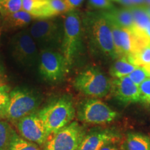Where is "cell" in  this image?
Segmentation results:
<instances>
[{
    "instance_id": "3",
    "label": "cell",
    "mask_w": 150,
    "mask_h": 150,
    "mask_svg": "<svg viewBox=\"0 0 150 150\" xmlns=\"http://www.w3.org/2000/svg\"><path fill=\"white\" fill-rule=\"evenodd\" d=\"M63 34L61 53L64 56L68 70L72 66L82 50V22L79 14L72 11L65 15L63 20Z\"/></svg>"
},
{
    "instance_id": "11",
    "label": "cell",
    "mask_w": 150,
    "mask_h": 150,
    "mask_svg": "<svg viewBox=\"0 0 150 150\" xmlns=\"http://www.w3.org/2000/svg\"><path fill=\"white\" fill-rule=\"evenodd\" d=\"M19 134L25 140L38 146L45 145L49 136L38 112L26 116L15 124Z\"/></svg>"
},
{
    "instance_id": "34",
    "label": "cell",
    "mask_w": 150,
    "mask_h": 150,
    "mask_svg": "<svg viewBox=\"0 0 150 150\" xmlns=\"http://www.w3.org/2000/svg\"><path fill=\"white\" fill-rule=\"evenodd\" d=\"M143 68L145 69V71H146V72H147L148 75H149V77H150V65H148V66L146 67H143Z\"/></svg>"
},
{
    "instance_id": "6",
    "label": "cell",
    "mask_w": 150,
    "mask_h": 150,
    "mask_svg": "<svg viewBox=\"0 0 150 150\" xmlns=\"http://www.w3.org/2000/svg\"><path fill=\"white\" fill-rule=\"evenodd\" d=\"M28 31L40 51L55 50V47L59 44L61 46L63 26L61 28L55 20L51 18L38 20L33 22Z\"/></svg>"
},
{
    "instance_id": "35",
    "label": "cell",
    "mask_w": 150,
    "mask_h": 150,
    "mask_svg": "<svg viewBox=\"0 0 150 150\" xmlns=\"http://www.w3.org/2000/svg\"><path fill=\"white\" fill-rule=\"evenodd\" d=\"M145 9H146V11H147L148 15L150 16V6H145Z\"/></svg>"
},
{
    "instance_id": "32",
    "label": "cell",
    "mask_w": 150,
    "mask_h": 150,
    "mask_svg": "<svg viewBox=\"0 0 150 150\" xmlns=\"http://www.w3.org/2000/svg\"><path fill=\"white\" fill-rule=\"evenodd\" d=\"M117 142H109L103 146L100 150H122L117 145Z\"/></svg>"
},
{
    "instance_id": "14",
    "label": "cell",
    "mask_w": 150,
    "mask_h": 150,
    "mask_svg": "<svg viewBox=\"0 0 150 150\" xmlns=\"http://www.w3.org/2000/svg\"><path fill=\"white\" fill-rule=\"evenodd\" d=\"M121 45L122 49L123 56L129 59L142 47L148 44L147 41L138 36L133 30L122 28L120 29Z\"/></svg>"
},
{
    "instance_id": "26",
    "label": "cell",
    "mask_w": 150,
    "mask_h": 150,
    "mask_svg": "<svg viewBox=\"0 0 150 150\" xmlns=\"http://www.w3.org/2000/svg\"><path fill=\"white\" fill-rule=\"evenodd\" d=\"M9 88L6 85L0 86V120L6 119L10 96Z\"/></svg>"
},
{
    "instance_id": "9",
    "label": "cell",
    "mask_w": 150,
    "mask_h": 150,
    "mask_svg": "<svg viewBox=\"0 0 150 150\" xmlns=\"http://www.w3.org/2000/svg\"><path fill=\"white\" fill-rule=\"evenodd\" d=\"M86 134L83 127L72 122L49 137L44 150H77Z\"/></svg>"
},
{
    "instance_id": "21",
    "label": "cell",
    "mask_w": 150,
    "mask_h": 150,
    "mask_svg": "<svg viewBox=\"0 0 150 150\" xmlns=\"http://www.w3.org/2000/svg\"><path fill=\"white\" fill-rule=\"evenodd\" d=\"M7 150H41L40 146L24 138L16 132L11 138Z\"/></svg>"
},
{
    "instance_id": "24",
    "label": "cell",
    "mask_w": 150,
    "mask_h": 150,
    "mask_svg": "<svg viewBox=\"0 0 150 150\" xmlns=\"http://www.w3.org/2000/svg\"><path fill=\"white\" fill-rule=\"evenodd\" d=\"M47 10L50 18L72 11L65 0H47Z\"/></svg>"
},
{
    "instance_id": "30",
    "label": "cell",
    "mask_w": 150,
    "mask_h": 150,
    "mask_svg": "<svg viewBox=\"0 0 150 150\" xmlns=\"http://www.w3.org/2000/svg\"><path fill=\"white\" fill-rule=\"evenodd\" d=\"M88 2L91 7L96 9L107 11L114 8L110 0H88Z\"/></svg>"
},
{
    "instance_id": "37",
    "label": "cell",
    "mask_w": 150,
    "mask_h": 150,
    "mask_svg": "<svg viewBox=\"0 0 150 150\" xmlns=\"http://www.w3.org/2000/svg\"><path fill=\"white\" fill-rule=\"evenodd\" d=\"M1 85H2V84H1V83H0V86H1Z\"/></svg>"
},
{
    "instance_id": "23",
    "label": "cell",
    "mask_w": 150,
    "mask_h": 150,
    "mask_svg": "<svg viewBox=\"0 0 150 150\" xmlns=\"http://www.w3.org/2000/svg\"><path fill=\"white\" fill-rule=\"evenodd\" d=\"M16 131L8 122L0 120V150H7L13 134Z\"/></svg>"
},
{
    "instance_id": "18",
    "label": "cell",
    "mask_w": 150,
    "mask_h": 150,
    "mask_svg": "<svg viewBox=\"0 0 150 150\" xmlns=\"http://www.w3.org/2000/svg\"><path fill=\"white\" fill-rule=\"evenodd\" d=\"M22 10L36 20L50 19L47 0H22Z\"/></svg>"
},
{
    "instance_id": "2",
    "label": "cell",
    "mask_w": 150,
    "mask_h": 150,
    "mask_svg": "<svg viewBox=\"0 0 150 150\" xmlns=\"http://www.w3.org/2000/svg\"><path fill=\"white\" fill-rule=\"evenodd\" d=\"M38 115L50 137L72 122L76 110L72 99L65 95L49 103L38 112Z\"/></svg>"
},
{
    "instance_id": "12",
    "label": "cell",
    "mask_w": 150,
    "mask_h": 150,
    "mask_svg": "<svg viewBox=\"0 0 150 150\" xmlns=\"http://www.w3.org/2000/svg\"><path fill=\"white\" fill-rule=\"evenodd\" d=\"M110 93L117 101L123 104L140 102L138 86L128 76L113 79L111 81Z\"/></svg>"
},
{
    "instance_id": "5",
    "label": "cell",
    "mask_w": 150,
    "mask_h": 150,
    "mask_svg": "<svg viewBox=\"0 0 150 150\" xmlns=\"http://www.w3.org/2000/svg\"><path fill=\"white\" fill-rule=\"evenodd\" d=\"M40 98L34 92L24 88H16L10 92L6 119L16 124L26 116L35 112Z\"/></svg>"
},
{
    "instance_id": "17",
    "label": "cell",
    "mask_w": 150,
    "mask_h": 150,
    "mask_svg": "<svg viewBox=\"0 0 150 150\" xmlns=\"http://www.w3.org/2000/svg\"><path fill=\"white\" fill-rule=\"evenodd\" d=\"M121 148L122 150H150V138L140 133H129Z\"/></svg>"
},
{
    "instance_id": "19",
    "label": "cell",
    "mask_w": 150,
    "mask_h": 150,
    "mask_svg": "<svg viewBox=\"0 0 150 150\" xmlns=\"http://www.w3.org/2000/svg\"><path fill=\"white\" fill-rule=\"evenodd\" d=\"M138 66L131 63L125 56L118 58L110 67L109 73L113 79L129 76Z\"/></svg>"
},
{
    "instance_id": "16",
    "label": "cell",
    "mask_w": 150,
    "mask_h": 150,
    "mask_svg": "<svg viewBox=\"0 0 150 150\" xmlns=\"http://www.w3.org/2000/svg\"><path fill=\"white\" fill-rule=\"evenodd\" d=\"M128 8L130 10L133 17V21H134L133 31L138 36L146 40L145 36H144V33H145L147 24L150 22V16L148 15L145 6H131L128 7Z\"/></svg>"
},
{
    "instance_id": "27",
    "label": "cell",
    "mask_w": 150,
    "mask_h": 150,
    "mask_svg": "<svg viewBox=\"0 0 150 150\" xmlns=\"http://www.w3.org/2000/svg\"><path fill=\"white\" fill-rule=\"evenodd\" d=\"M109 21V20H108ZM110 24V28L112 30V40H113L114 47H115V51L116 55L118 58L122 57L123 52L122 49L121 45V39H120V29L121 27L115 24L113 22L109 21Z\"/></svg>"
},
{
    "instance_id": "28",
    "label": "cell",
    "mask_w": 150,
    "mask_h": 150,
    "mask_svg": "<svg viewBox=\"0 0 150 150\" xmlns=\"http://www.w3.org/2000/svg\"><path fill=\"white\" fill-rule=\"evenodd\" d=\"M128 76L137 86H139L142 82L149 78V76L142 67H137Z\"/></svg>"
},
{
    "instance_id": "7",
    "label": "cell",
    "mask_w": 150,
    "mask_h": 150,
    "mask_svg": "<svg viewBox=\"0 0 150 150\" xmlns=\"http://www.w3.org/2000/svg\"><path fill=\"white\" fill-rule=\"evenodd\" d=\"M11 47L13 57L22 66L30 68L38 63L40 50L28 31L14 35L11 40Z\"/></svg>"
},
{
    "instance_id": "4",
    "label": "cell",
    "mask_w": 150,
    "mask_h": 150,
    "mask_svg": "<svg viewBox=\"0 0 150 150\" xmlns=\"http://www.w3.org/2000/svg\"><path fill=\"white\" fill-rule=\"evenodd\" d=\"M76 91L91 98H102L110 93L111 81L99 69L89 67L76 75L74 81Z\"/></svg>"
},
{
    "instance_id": "20",
    "label": "cell",
    "mask_w": 150,
    "mask_h": 150,
    "mask_svg": "<svg viewBox=\"0 0 150 150\" xmlns=\"http://www.w3.org/2000/svg\"><path fill=\"white\" fill-rule=\"evenodd\" d=\"M34 18L27 12L21 10L4 17L6 26L12 29H20L29 25Z\"/></svg>"
},
{
    "instance_id": "1",
    "label": "cell",
    "mask_w": 150,
    "mask_h": 150,
    "mask_svg": "<svg viewBox=\"0 0 150 150\" xmlns=\"http://www.w3.org/2000/svg\"><path fill=\"white\" fill-rule=\"evenodd\" d=\"M84 22L93 50L104 57L117 59L112 30L108 19L102 12H91L86 14Z\"/></svg>"
},
{
    "instance_id": "31",
    "label": "cell",
    "mask_w": 150,
    "mask_h": 150,
    "mask_svg": "<svg viewBox=\"0 0 150 150\" xmlns=\"http://www.w3.org/2000/svg\"><path fill=\"white\" fill-rule=\"evenodd\" d=\"M65 1H67V4L69 5V6H70V8L72 11L80 6L83 3V0H65Z\"/></svg>"
},
{
    "instance_id": "10",
    "label": "cell",
    "mask_w": 150,
    "mask_h": 150,
    "mask_svg": "<svg viewBox=\"0 0 150 150\" xmlns=\"http://www.w3.org/2000/svg\"><path fill=\"white\" fill-rule=\"evenodd\" d=\"M38 65L42 76L52 82L61 81L69 71L64 56L56 50L40 51Z\"/></svg>"
},
{
    "instance_id": "25",
    "label": "cell",
    "mask_w": 150,
    "mask_h": 150,
    "mask_svg": "<svg viewBox=\"0 0 150 150\" xmlns=\"http://www.w3.org/2000/svg\"><path fill=\"white\" fill-rule=\"evenodd\" d=\"M22 10V0H0V13L4 18Z\"/></svg>"
},
{
    "instance_id": "8",
    "label": "cell",
    "mask_w": 150,
    "mask_h": 150,
    "mask_svg": "<svg viewBox=\"0 0 150 150\" xmlns=\"http://www.w3.org/2000/svg\"><path fill=\"white\" fill-rule=\"evenodd\" d=\"M117 116L115 110L97 98H88L79 104L77 117L80 121L91 125H107Z\"/></svg>"
},
{
    "instance_id": "13",
    "label": "cell",
    "mask_w": 150,
    "mask_h": 150,
    "mask_svg": "<svg viewBox=\"0 0 150 150\" xmlns=\"http://www.w3.org/2000/svg\"><path fill=\"white\" fill-rule=\"evenodd\" d=\"M119 135L107 130H93L86 134L77 150H100L103 146L109 142H117Z\"/></svg>"
},
{
    "instance_id": "29",
    "label": "cell",
    "mask_w": 150,
    "mask_h": 150,
    "mask_svg": "<svg viewBox=\"0 0 150 150\" xmlns=\"http://www.w3.org/2000/svg\"><path fill=\"white\" fill-rule=\"evenodd\" d=\"M140 102L150 106V77L138 86Z\"/></svg>"
},
{
    "instance_id": "22",
    "label": "cell",
    "mask_w": 150,
    "mask_h": 150,
    "mask_svg": "<svg viewBox=\"0 0 150 150\" xmlns=\"http://www.w3.org/2000/svg\"><path fill=\"white\" fill-rule=\"evenodd\" d=\"M131 63L138 67H146L150 65V42L142 47L134 56L128 59Z\"/></svg>"
},
{
    "instance_id": "15",
    "label": "cell",
    "mask_w": 150,
    "mask_h": 150,
    "mask_svg": "<svg viewBox=\"0 0 150 150\" xmlns=\"http://www.w3.org/2000/svg\"><path fill=\"white\" fill-rule=\"evenodd\" d=\"M101 12L105 18L119 27L131 30L134 29L132 14L128 7L122 8H115L114 7L110 10L103 11Z\"/></svg>"
},
{
    "instance_id": "33",
    "label": "cell",
    "mask_w": 150,
    "mask_h": 150,
    "mask_svg": "<svg viewBox=\"0 0 150 150\" xmlns=\"http://www.w3.org/2000/svg\"><path fill=\"white\" fill-rule=\"evenodd\" d=\"M144 36H145L146 40L150 42V22L147 24V27H146L145 33H144Z\"/></svg>"
},
{
    "instance_id": "36",
    "label": "cell",
    "mask_w": 150,
    "mask_h": 150,
    "mask_svg": "<svg viewBox=\"0 0 150 150\" xmlns=\"http://www.w3.org/2000/svg\"><path fill=\"white\" fill-rule=\"evenodd\" d=\"M147 6H150V0H145V5Z\"/></svg>"
}]
</instances>
